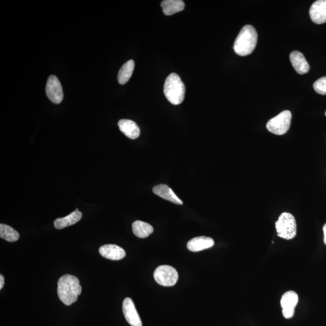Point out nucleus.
Masks as SVG:
<instances>
[{
    "label": "nucleus",
    "mask_w": 326,
    "mask_h": 326,
    "mask_svg": "<svg viewBox=\"0 0 326 326\" xmlns=\"http://www.w3.org/2000/svg\"><path fill=\"white\" fill-rule=\"evenodd\" d=\"M81 292L82 287L76 277L66 274L60 277L57 282V295L66 306L76 301Z\"/></svg>",
    "instance_id": "obj_1"
},
{
    "label": "nucleus",
    "mask_w": 326,
    "mask_h": 326,
    "mask_svg": "<svg viewBox=\"0 0 326 326\" xmlns=\"http://www.w3.org/2000/svg\"><path fill=\"white\" fill-rule=\"evenodd\" d=\"M258 38V33L253 26H244L235 39V53L241 56L249 55L255 49Z\"/></svg>",
    "instance_id": "obj_2"
},
{
    "label": "nucleus",
    "mask_w": 326,
    "mask_h": 326,
    "mask_svg": "<svg viewBox=\"0 0 326 326\" xmlns=\"http://www.w3.org/2000/svg\"><path fill=\"white\" fill-rule=\"evenodd\" d=\"M186 87L176 73H171L166 78L164 85L166 98L172 104L177 105L182 103L185 97Z\"/></svg>",
    "instance_id": "obj_3"
},
{
    "label": "nucleus",
    "mask_w": 326,
    "mask_h": 326,
    "mask_svg": "<svg viewBox=\"0 0 326 326\" xmlns=\"http://www.w3.org/2000/svg\"><path fill=\"white\" fill-rule=\"evenodd\" d=\"M276 228L278 236L286 240L292 239L297 234V223L295 217L288 212L280 214L276 222Z\"/></svg>",
    "instance_id": "obj_4"
},
{
    "label": "nucleus",
    "mask_w": 326,
    "mask_h": 326,
    "mask_svg": "<svg viewBox=\"0 0 326 326\" xmlns=\"http://www.w3.org/2000/svg\"><path fill=\"white\" fill-rule=\"evenodd\" d=\"M291 111H283L268 121L267 128L268 131L275 135H282L288 131L291 126Z\"/></svg>",
    "instance_id": "obj_5"
},
{
    "label": "nucleus",
    "mask_w": 326,
    "mask_h": 326,
    "mask_svg": "<svg viewBox=\"0 0 326 326\" xmlns=\"http://www.w3.org/2000/svg\"><path fill=\"white\" fill-rule=\"evenodd\" d=\"M154 279L157 283L163 286H173L178 279V272L169 265H161L154 272Z\"/></svg>",
    "instance_id": "obj_6"
},
{
    "label": "nucleus",
    "mask_w": 326,
    "mask_h": 326,
    "mask_svg": "<svg viewBox=\"0 0 326 326\" xmlns=\"http://www.w3.org/2000/svg\"><path fill=\"white\" fill-rule=\"evenodd\" d=\"M46 95L51 102L54 104H59L62 101L63 93L61 84L55 75H51L48 77L46 87H45Z\"/></svg>",
    "instance_id": "obj_7"
},
{
    "label": "nucleus",
    "mask_w": 326,
    "mask_h": 326,
    "mask_svg": "<svg viewBox=\"0 0 326 326\" xmlns=\"http://www.w3.org/2000/svg\"><path fill=\"white\" fill-rule=\"evenodd\" d=\"M298 302V296L295 291H289L283 295L280 304L282 308L283 315L285 318H291L294 316L295 308Z\"/></svg>",
    "instance_id": "obj_8"
},
{
    "label": "nucleus",
    "mask_w": 326,
    "mask_h": 326,
    "mask_svg": "<svg viewBox=\"0 0 326 326\" xmlns=\"http://www.w3.org/2000/svg\"><path fill=\"white\" fill-rule=\"evenodd\" d=\"M123 312L127 322L131 326H142V321L136 309L134 302L126 298L123 302Z\"/></svg>",
    "instance_id": "obj_9"
},
{
    "label": "nucleus",
    "mask_w": 326,
    "mask_h": 326,
    "mask_svg": "<svg viewBox=\"0 0 326 326\" xmlns=\"http://www.w3.org/2000/svg\"><path fill=\"white\" fill-rule=\"evenodd\" d=\"M309 15L314 23H326V0H318L310 6Z\"/></svg>",
    "instance_id": "obj_10"
},
{
    "label": "nucleus",
    "mask_w": 326,
    "mask_h": 326,
    "mask_svg": "<svg viewBox=\"0 0 326 326\" xmlns=\"http://www.w3.org/2000/svg\"><path fill=\"white\" fill-rule=\"evenodd\" d=\"M99 253L104 258L113 261H119L126 256L125 251L116 244H108L99 249Z\"/></svg>",
    "instance_id": "obj_11"
},
{
    "label": "nucleus",
    "mask_w": 326,
    "mask_h": 326,
    "mask_svg": "<svg viewBox=\"0 0 326 326\" xmlns=\"http://www.w3.org/2000/svg\"><path fill=\"white\" fill-rule=\"evenodd\" d=\"M289 57L293 67L299 74H304L309 72L310 66L303 53L298 51H293Z\"/></svg>",
    "instance_id": "obj_12"
},
{
    "label": "nucleus",
    "mask_w": 326,
    "mask_h": 326,
    "mask_svg": "<svg viewBox=\"0 0 326 326\" xmlns=\"http://www.w3.org/2000/svg\"><path fill=\"white\" fill-rule=\"evenodd\" d=\"M214 241L212 238L206 236L196 237L192 238L187 243V247L193 252H198L200 251L210 249L214 246Z\"/></svg>",
    "instance_id": "obj_13"
},
{
    "label": "nucleus",
    "mask_w": 326,
    "mask_h": 326,
    "mask_svg": "<svg viewBox=\"0 0 326 326\" xmlns=\"http://www.w3.org/2000/svg\"><path fill=\"white\" fill-rule=\"evenodd\" d=\"M119 129L127 137L137 138L140 134V128L134 121L127 119L120 120L118 123Z\"/></svg>",
    "instance_id": "obj_14"
},
{
    "label": "nucleus",
    "mask_w": 326,
    "mask_h": 326,
    "mask_svg": "<svg viewBox=\"0 0 326 326\" xmlns=\"http://www.w3.org/2000/svg\"><path fill=\"white\" fill-rule=\"evenodd\" d=\"M152 190L155 195L166 199V200L178 205L183 204V201L175 194L173 190L165 184H159V185L154 187Z\"/></svg>",
    "instance_id": "obj_15"
},
{
    "label": "nucleus",
    "mask_w": 326,
    "mask_h": 326,
    "mask_svg": "<svg viewBox=\"0 0 326 326\" xmlns=\"http://www.w3.org/2000/svg\"><path fill=\"white\" fill-rule=\"evenodd\" d=\"M82 216H83V213L78 211L77 208L76 210L68 214V216L61 217V218H57L54 220V227L56 229H60L74 225L75 223L79 221L82 218Z\"/></svg>",
    "instance_id": "obj_16"
},
{
    "label": "nucleus",
    "mask_w": 326,
    "mask_h": 326,
    "mask_svg": "<svg viewBox=\"0 0 326 326\" xmlns=\"http://www.w3.org/2000/svg\"><path fill=\"white\" fill-rule=\"evenodd\" d=\"M163 13L168 16L183 11L185 4L181 0H165L161 3Z\"/></svg>",
    "instance_id": "obj_17"
},
{
    "label": "nucleus",
    "mask_w": 326,
    "mask_h": 326,
    "mask_svg": "<svg viewBox=\"0 0 326 326\" xmlns=\"http://www.w3.org/2000/svg\"><path fill=\"white\" fill-rule=\"evenodd\" d=\"M132 226L133 232L139 238H146L153 232L152 226L141 220H136L132 223Z\"/></svg>",
    "instance_id": "obj_18"
},
{
    "label": "nucleus",
    "mask_w": 326,
    "mask_h": 326,
    "mask_svg": "<svg viewBox=\"0 0 326 326\" xmlns=\"http://www.w3.org/2000/svg\"><path fill=\"white\" fill-rule=\"evenodd\" d=\"M135 63L134 60H129L123 64L118 73V82L121 85L128 83L134 71Z\"/></svg>",
    "instance_id": "obj_19"
},
{
    "label": "nucleus",
    "mask_w": 326,
    "mask_h": 326,
    "mask_svg": "<svg viewBox=\"0 0 326 326\" xmlns=\"http://www.w3.org/2000/svg\"><path fill=\"white\" fill-rule=\"evenodd\" d=\"M0 237L6 240L14 242L20 238V234L15 229L8 225L0 224Z\"/></svg>",
    "instance_id": "obj_20"
},
{
    "label": "nucleus",
    "mask_w": 326,
    "mask_h": 326,
    "mask_svg": "<svg viewBox=\"0 0 326 326\" xmlns=\"http://www.w3.org/2000/svg\"><path fill=\"white\" fill-rule=\"evenodd\" d=\"M314 90L321 95H326V76L316 80L313 85Z\"/></svg>",
    "instance_id": "obj_21"
},
{
    "label": "nucleus",
    "mask_w": 326,
    "mask_h": 326,
    "mask_svg": "<svg viewBox=\"0 0 326 326\" xmlns=\"http://www.w3.org/2000/svg\"><path fill=\"white\" fill-rule=\"evenodd\" d=\"M5 285V278L3 275H0V289H2Z\"/></svg>",
    "instance_id": "obj_22"
},
{
    "label": "nucleus",
    "mask_w": 326,
    "mask_h": 326,
    "mask_svg": "<svg viewBox=\"0 0 326 326\" xmlns=\"http://www.w3.org/2000/svg\"><path fill=\"white\" fill-rule=\"evenodd\" d=\"M323 232H324V242L326 246V223L323 226Z\"/></svg>",
    "instance_id": "obj_23"
},
{
    "label": "nucleus",
    "mask_w": 326,
    "mask_h": 326,
    "mask_svg": "<svg viewBox=\"0 0 326 326\" xmlns=\"http://www.w3.org/2000/svg\"><path fill=\"white\" fill-rule=\"evenodd\" d=\"M325 116H326V111L325 112Z\"/></svg>",
    "instance_id": "obj_24"
}]
</instances>
